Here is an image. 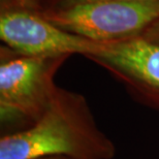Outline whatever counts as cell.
I'll return each mask as SVG.
<instances>
[{
  "mask_svg": "<svg viewBox=\"0 0 159 159\" xmlns=\"http://www.w3.org/2000/svg\"><path fill=\"white\" fill-rule=\"evenodd\" d=\"M116 152L84 95L60 87L35 123L0 139V159H114Z\"/></svg>",
  "mask_w": 159,
  "mask_h": 159,
  "instance_id": "cell-1",
  "label": "cell"
},
{
  "mask_svg": "<svg viewBox=\"0 0 159 159\" xmlns=\"http://www.w3.org/2000/svg\"><path fill=\"white\" fill-rule=\"evenodd\" d=\"M39 11L58 27L97 43L142 36L159 21V1L98 0Z\"/></svg>",
  "mask_w": 159,
  "mask_h": 159,
  "instance_id": "cell-3",
  "label": "cell"
},
{
  "mask_svg": "<svg viewBox=\"0 0 159 159\" xmlns=\"http://www.w3.org/2000/svg\"><path fill=\"white\" fill-rule=\"evenodd\" d=\"M35 159H72V158H69L66 156H43V157H39Z\"/></svg>",
  "mask_w": 159,
  "mask_h": 159,
  "instance_id": "cell-9",
  "label": "cell"
},
{
  "mask_svg": "<svg viewBox=\"0 0 159 159\" xmlns=\"http://www.w3.org/2000/svg\"><path fill=\"white\" fill-rule=\"evenodd\" d=\"M85 58L109 72L134 101L159 112V44L141 36L104 43Z\"/></svg>",
  "mask_w": 159,
  "mask_h": 159,
  "instance_id": "cell-5",
  "label": "cell"
},
{
  "mask_svg": "<svg viewBox=\"0 0 159 159\" xmlns=\"http://www.w3.org/2000/svg\"><path fill=\"white\" fill-rule=\"evenodd\" d=\"M0 39L15 52L31 56L86 57L104 43L68 32L44 18L39 9L21 6L0 7Z\"/></svg>",
  "mask_w": 159,
  "mask_h": 159,
  "instance_id": "cell-4",
  "label": "cell"
},
{
  "mask_svg": "<svg viewBox=\"0 0 159 159\" xmlns=\"http://www.w3.org/2000/svg\"><path fill=\"white\" fill-rule=\"evenodd\" d=\"M141 37L151 43L159 44V21L154 23L151 27H149Z\"/></svg>",
  "mask_w": 159,
  "mask_h": 159,
  "instance_id": "cell-8",
  "label": "cell"
},
{
  "mask_svg": "<svg viewBox=\"0 0 159 159\" xmlns=\"http://www.w3.org/2000/svg\"><path fill=\"white\" fill-rule=\"evenodd\" d=\"M5 6H21V7L39 8V0H0V7Z\"/></svg>",
  "mask_w": 159,
  "mask_h": 159,
  "instance_id": "cell-7",
  "label": "cell"
},
{
  "mask_svg": "<svg viewBox=\"0 0 159 159\" xmlns=\"http://www.w3.org/2000/svg\"><path fill=\"white\" fill-rule=\"evenodd\" d=\"M37 9H39V8H37Z\"/></svg>",
  "mask_w": 159,
  "mask_h": 159,
  "instance_id": "cell-10",
  "label": "cell"
},
{
  "mask_svg": "<svg viewBox=\"0 0 159 159\" xmlns=\"http://www.w3.org/2000/svg\"><path fill=\"white\" fill-rule=\"evenodd\" d=\"M70 56H31L0 49V120L12 132L26 129L47 110L58 88L54 79Z\"/></svg>",
  "mask_w": 159,
  "mask_h": 159,
  "instance_id": "cell-2",
  "label": "cell"
},
{
  "mask_svg": "<svg viewBox=\"0 0 159 159\" xmlns=\"http://www.w3.org/2000/svg\"><path fill=\"white\" fill-rule=\"evenodd\" d=\"M98 1V0H39V9H56L71 6L79 3ZM126 1H141V2H155L159 0H126Z\"/></svg>",
  "mask_w": 159,
  "mask_h": 159,
  "instance_id": "cell-6",
  "label": "cell"
}]
</instances>
